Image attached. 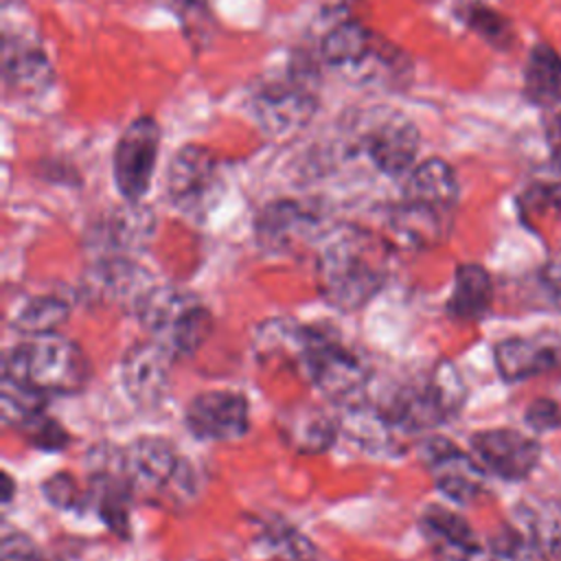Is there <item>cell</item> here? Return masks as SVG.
Here are the masks:
<instances>
[{
	"mask_svg": "<svg viewBox=\"0 0 561 561\" xmlns=\"http://www.w3.org/2000/svg\"><path fill=\"white\" fill-rule=\"evenodd\" d=\"M390 245L359 226L333 228L318 254L322 296L342 311H357L370 302L388 280Z\"/></svg>",
	"mask_w": 561,
	"mask_h": 561,
	"instance_id": "1",
	"label": "cell"
},
{
	"mask_svg": "<svg viewBox=\"0 0 561 561\" xmlns=\"http://www.w3.org/2000/svg\"><path fill=\"white\" fill-rule=\"evenodd\" d=\"M539 280L546 289V294L550 296L552 305L561 309V252H557L541 270Z\"/></svg>",
	"mask_w": 561,
	"mask_h": 561,
	"instance_id": "33",
	"label": "cell"
},
{
	"mask_svg": "<svg viewBox=\"0 0 561 561\" xmlns=\"http://www.w3.org/2000/svg\"><path fill=\"white\" fill-rule=\"evenodd\" d=\"M469 24L482 33V37H486L493 44H504L506 39H511V26L506 20H502V15L484 9V7H476L469 13Z\"/></svg>",
	"mask_w": 561,
	"mask_h": 561,
	"instance_id": "31",
	"label": "cell"
},
{
	"mask_svg": "<svg viewBox=\"0 0 561 561\" xmlns=\"http://www.w3.org/2000/svg\"><path fill=\"white\" fill-rule=\"evenodd\" d=\"M44 403H46V394L9 375H2V388H0L2 423L13 427H24L31 419L44 412Z\"/></svg>",
	"mask_w": 561,
	"mask_h": 561,
	"instance_id": "26",
	"label": "cell"
},
{
	"mask_svg": "<svg viewBox=\"0 0 561 561\" xmlns=\"http://www.w3.org/2000/svg\"><path fill=\"white\" fill-rule=\"evenodd\" d=\"M261 546L276 561H316L318 548L285 519H267L261 526Z\"/></svg>",
	"mask_w": 561,
	"mask_h": 561,
	"instance_id": "24",
	"label": "cell"
},
{
	"mask_svg": "<svg viewBox=\"0 0 561 561\" xmlns=\"http://www.w3.org/2000/svg\"><path fill=\"white\" fill-rule=\"evenodd\" d=\"M136 316L173 357L193 355L213 327L210 311L195 296L160 285L147 294Z\"/></svg>",
	"mask_w": 561,
	"mask_h": 561,
	"instance_id": "5",
	"label": "cell"
},
{
	"mask_svg": "<svg viewBox=\"0 0 561 561\" xmlns=\"http://www.w3.org/2000/svg\"><path fill=\"white\" fill-rule=\"evenodd\" d=\"M70 307L64 298L53 294L33 296L20 305L13 318V327L26 335H46L68 318Z\"/></svg>",
	"mask_w": 561,
	"mask_h": 561,
	"instance_id": "25",
	"label": "cell"
},
{
	"mask_svg": "<svg viewBox=\"0 0 561 561\" xmlns=\"http://www.w3.org/2000/svg\"><path fill=\"white\" fill-rule=\"evenodd\" d=\"M300 368L309 381L331 401L353 408L370 379L368 362L335 335L305 324Z\"/></svg>",
	"mask_w": 561,
	"mask_h": 561,
	"instance_id": "4",
	"label": "cell"
},
{
	"mask_svg": "<svg viewBox=\"0 0 561 561\" xmlns=\"http://www.w3.org/2000/svg\"><path fill=\"white\" fill-rule=\"evenodd\" d=\"M316 72L298 64L283 75L265 79L252 96V107L261 129L270 136H283L305 125L316 110Z\"/></svg>",
	"mask_w": 561,
	"mask_h": 561,
	"instance_id": "7",
	"label": "cell"
},
{
	"mask_svg": "<svg viewBox=\"0 0 561 561\" xmlns=\"http://www.w3.org/2000/svg\"><path fill=\"white\" fill-rule=\"evenodd\" d=\"M524 94L539 107L561 105V55L548 46L537 44L524 66Z\"/></svg>",
	"mask_w": 561,
	"mask_h": 561,
	"instance_id": "23",
	"label": "cell"
},
{
	"mask_svg": "<svg viewBox=\"0 0 561 561\" xmlns=\"http://www.w3.org/2000/svg\"><path fill=\"white\" fill-rule=\"evenodd\" d=\"M465 399L467 388L458 368L440 359L425 377L399 388L381 412L394 430L419 432L436 427L458 414Z\"/></svg>",
	"mask_w": 561,
	"mask_h": 561,
	"instance_id": "3",
	"label": "cell"
},
{
	"mask_svg": "<svg viewBox=\"0 0 561 561\" xmlns=\"http://www.w3.org/2000/svg\"><path fill=\"white\" fill-rule=\"evenodd\" d=\"M2 480H4V482H2V502L9 504L11 497H13V486H15V484H13V478H11L9 473H2Z\"/></svg>",
	"mask_w": 561,
	"mask_h": 561,
	"instance_id": "34",
	"label": "cell"
},
{
	"mask_svg": "<svg viewBox=\"0 0 561 561\" xmlns=\"http://www.w3.org/2000/svg\"><path fill=\"white\" fill-rule=\"evenodd\" d=\"M357 145L386 175H403L419 151V129L394 110H375L359 127Z\"/></svg>",
	"mask_w": 561,
	"mask_h": 561,
	"instance_id": "8",
	"label": "cell"
},
{
	"mask_svg": "<svg viewBox=\"0 0 561 561\" xmlns=\"http://www.w3.org/2000/svg\"><path fill=\"white\" fill-rule=\"evenodd\" d=\"M167 184L171 202L182 213H206L219 191V171L213 153L199 145L182 147L169 167Z\"/></svg>",
	"mask_w": 561,
	"mask_h": 561,
	"instance_id": "13",
	"label": "cell"
},
{
	"mask_svg": "<svg viewBox=\"0 0 561 561\" xmlns=\"http://www.w3.org/2000/svg\"><path fill=\"white\" fill-rule=\"evenodd\" d=\"M184 421L199 440H239L250 430V403L245 394L234 390L199 392L188 401Z\"/></svg>",
	"mask_w": 561,
	"mask_h": 561,
	"instance_id": "11",
	"label": "cell"
},
{
	"mask_svg": "<svg viewBox=\"0 0 561 561\" xmlns=\"http://www.w3.org/2000/svg\"><path fill=\"white\" fill-rule=\"evenodd\" d=\"M526 423L537 432H550L561 425V410L552 399H537L526 410Z\"/></svg>",
	"mask_w": 561,
	"mask_h": 561,
	"instance_id": "32",
	"label": "cell"
},
{
	"mask_svg": "<svg viewBox=\"0 0 561 561\" xmlns=\"http://www.w3.org/2000/svg\"><path fill=\"white\" fill-rule=\"evenodd\" d=\"M160 149V125L151 116L134 118L114 147V182L118 193L136 204L149 191Z\"/></svg>",
	"mask_w": 561,
	"mask_h": 561,
	"instance_id": "9",
	"label": "cell"
},
{
	"mask_svg": "<svg viewBox=\"0 0 561 561\" xmlns=\"http://www.w3.org/2000/svg\"><path fill=\"white\" fill-rule=\"evenodd\" d=\"M493 359L500 377L508 383L526 381L561 368V333L537 331L506 337L495 344Z\"/></svg>",
	"mask_w": 561,
	"mask_h": 561,
	"instance_id": "15",
	"label": "cell"
},
{
	"mask_svg": "<svg viewBox=\"0 0 561 561\" xmlns=\"http://www.w3.org/2000/svg\"><path fill=\"white\" fill-rule=\"evenodd\" d=\"M434 486L451 502L469 504L484 491V467L445 436H430L419 449Z\"/></svg>",
	"mask_w": 561,
	"mask_h": 561,
	"instance_id": "10",
	"label": "cell"
},
{
	"mask_svg": "<svg viewBox=\"0 0 561 561\" xmlns=\"http://www.w3.org/2000/svg\"><path fill=\"white\" fill-rule=\"evenodd\" d=\"M280 432L296 451L318 454L335 443L337 427L320 408L296 405L291 412H285Z\"/></svg>",
	"mask_w": 561,
	"mask_h": 561,
	"instance_id": "22",
	"label": "cell"
},
{
	"mask_svg": "<svg viewBox=\"0 0 561 561\" xmlns=\"http://www.w3.org/2000/svg\"><path fill=\"white\" fill-rule=\"evenodd\" d=\"M20 430L28 436V440L37 449H44V451H59L68 443V434L64 432V427L55 419H48L44 412L37 414L35 419H31Z\"/></svg>",
	"mask_w": 561,
	"mask_h": 561,
	"instance_id": "28",
	"label": "cell"
},
{
	"mask_svg": "<svg viewBox=\"0 0 561 561\" xmlns=\"http://www.w3.org/2000/svg\"><path fill=\"white\" fill-rule=\"evenodd\" d=\"M421 528L438 561H471L480 554V543L473 528L458 513L430 504L421 513Z\"/></svg>",
	"mask_w": 561,
	"mask_h": 561,
	"instance_id": "19",
	"label": "cell"
},
{
	"mask_svg": "<svg viewBox=\"0 0 561 561\" xmlns=\"http://www.w3.org/2000/svg\"><path fill=\"white\" fill-rule=\"evenodd\" d=\"M526 530L541 557L561 561V506L543 504L526 511Z\"/></svg>",
	"mask_w": 561,
	"mask_h": 561,
	"instance_id": "27",
	"label": "cell"
},
{
	"mask_svg": "<svg viewBox=\"0 0 561 561\" xmlns=\"http://www.w3.org/2000/svg\"><path fill=\"white\" fill-rule=\"evenodd\" d=\"M2 72L7 85L26 94L46 88L53 75L44 50L35 42L15 35H4Z\"/></svg>",
	"mask_w": 561,
	"mask_h": 561,
	"instance_id": "20",
	"label": "cell"
},
{
	"mask_svg": "<svg viewBox=\"0 0 561 561\" xmlns=\"http://www.w3.org/2000/svg\"><path fill=\"white\" fill-rule=\"evenodd\" d=\"M458 193L454 169L440 158H430L408 175L401 202L451 221Z\"/></svg>",
	"mask_w": 561,
	"mask_h": 561,
	"instance_id": "17",
	"label": "cell"
},
{
	"mask_svg": "<svg viewBox=\"0 0 561 561\" xmlns=\"http://www.w3.org/2000/svg\"><path fill=\"white\" fill-rule=\"evenodd\" d=\"M0 561H46V557L24 533L4 530L0 541Z\"/></svg>",
	"mask_w": 561,
	"mask_h": 561,
	"instance_id": "30",
	"label": "cell"
},
{
	"mask_svg": "<svg viewBox=\"0 0 561 561\" xmlns=\"http://www.w3.org/2000/svg\"><path fill=\"white\" fill-rule=\"evenodd\" d=\"M121 458L134 489L158 491L188 482L186 462L180 460L175 447L162 436H140L131 440L121 451Z\"/></svg>",
	"mask_w": 561,
	"mask_h": 561,
	"instance_id": "16",
	"label": "cell"
},
{
	"mask_svg": "<svg viewBox=\"0 0 561 561\" xmlns=\"http://www.w3.org/2000/svg\"><path fill=\"white\" fill-rule=\"evenodd\" d=\"M175 357L156 340L138 342L123 355L121 381L138 410L158 408L169 392V370Z\"/></svg>",
	"mask_w": 561,
	"mask_h": 561,
	"instance_id": "14",
	"label": "cell"
},
{
	"mask_svg": "<svg viewBox=\"0 0 561 561\" xmlns=\"http://www.w3.org/2000/svg\"><path fill=\"white\" fill-rule=\"evenodd\" d=\"M318 221L316 217L296 202L280 199L267 204L256 219V239L267 252H289L307 241Z\"/></svg>",
	"mask_w": 561,
	"mask_h": 561,
	"instance_id": "18",
	"label": "cell"
},
{
	"mask_svg": "<svg viewBox=\"0 0 561 561\" xmlns=\"http://www.w3.org/2000/svg\"><path fill=\"white\" fill-rule=\"evenodd\" d=\"M471 449L476 460L493 476L506 482H519L528 478L541 458L539 443L511 427L482 430L471 436Z\"/></svg>",
	"mask_w": 561,
	"mask_h": 561,
	"instance_id": "12",
	"label": "cell"
},
{
	"mask_svg": "<svg viewBox=\"0 0 561 561\" xmlns=\"http://www.w3.org/2000/svg\"><path fill=\"white\" fill-rule=\"evenodd\" d=\"M493 300L489 272L478 263H462L454 272V289L447 300V313L458 320L482 318Z\"/></svg>",
	"mask_w": 561,
	"mask_h": 561,
	"instance_id": "21",
	"label": "cell"
},
{
	"mask_svg": "<svg viewBox=\"0 0 561 561\" xmlns=\"http://www.w3.org/2000/svg\"><path fill=\"white\" fill-rule=\"evenodd\" d=\"M322 57L357 81H390L410 70L401 50L379 39L357 20L337 22L322 37Z\"/></svg>",
	"mask_w": 561,
	"mask_h": 561,
	"instance_id": "6",
	"label": "cell"
},
{
	"mask_svg": "<svg viewBox=\"0 0 561 561\" xmlns=\"http://www.w3.org/2000/svg\"><path fill=\"white\" fill-rule=\"evenodd\" d=\"M2 375L42 394H75L90 381L92 364L77 342L46 333L11 348L2 359Z\"/></svg>",
	"mask_w": 561,
	"mask_h": 561,
	"instance_id": "2",
	"label": "cell"
},
{
	"mask_svg": "<svg viewBox=\"0 0 561 561\" xmlns=\"http://www.w3.org/2000/svg\"><path fill=\"white\" fill-rule=\"evenodd\" d=\"M42 491H44V497L48 500V504H53L61 511L77 508L83 502L77 480L66 471H59V473H53L50 478H46L42 484Z\"/></svg>",
	"mask_w": 561,
	"mask_h": 561,
	"instance_id": "29",
	"label": "cell"
}]
</instances>
